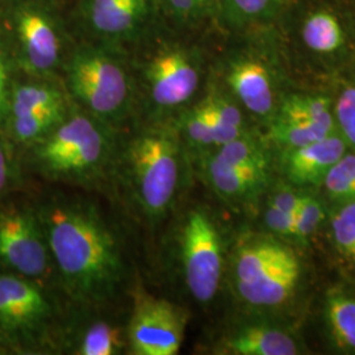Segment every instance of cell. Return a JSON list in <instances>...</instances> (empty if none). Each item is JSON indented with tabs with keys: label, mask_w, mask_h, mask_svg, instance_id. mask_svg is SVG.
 <instances>
[{
	"label": "cell",
	"mask_w": 355,
	"mask_h": 355,
	"mask_svg": "<svg viewBox=\"0 0 355 355\" xmlns=\"http://www.w3.org/2000/svg\"><path fill=\"white\" fill-rule=\"evenodd\" d=\"M51 259L69 296L99 306L121 290L127 266L121 243L91 204L57 198L40 214Z\"/></svg>",
	"instance_id": "obj_1"
},
{
	"label": "cell",
	"mask_w": 355,
	"mask_h": 355,
	"mask_svg": "<svg viewBox=\"0 0 355 355\" xmlns=\"http://www.w3.org/2000/svg\"><path fill=\"white\" fill-rule=\"evenodd\" d=\"M230 277L242 304L255 313H266L291 300L302 278V262L280 239L245 234L233 248Z\"/></svg>",
	"instance_id": "obj_2"
},
{
	"label": "cell",
	"mask_w": 355,
	"mask_h": 355,
	"mask_svg": "<svg viewBox=\"0 0 355 355\" xmlns=\"http://www.w3.org/2000/svg\"><path fill=\"white\" fill-rule=\"evenodd\" d=\"M184 149L179 133L150 129L128 144L124 171L133 202L150 221L165 217L184 180Z\"/></svg>",
	"instance_id": "obj_3"
},
{
	"label": "cell",
	"mask_w": 355,
	"mask_h": 355,
	"mask_svg": "<svg viewBox=\"0 0 355 355\" xmlns=\"http://www.w3.org/2000/svg\"><path fill=\"white\" fill-rule=\"evenodd\" d=\"M38 141V164L49 177L58 180L87 182L101 175L111 161L110 135L98 119L87 114L64 119Z\"/></svg>",
	"instance_id": "obj_4"
},
{
	"label": "cell",
	"mask_w": 355,
	"mask_h": 355,
	"mask_svg": "<svg viewBox=\"0 0 355 355\" xmlns=\"http://www.w3.org/2000/svg\"><path fill=\"white\" fill-rule=\"evenodd\" d=\"M179 262L186 288L200 304L211 303L224 277L225 249L215 218L203 207H192L180 220Z\"/></svg>",
	"instance_id": "obj_5"
},
{
	"label": "cell",
	"mask_w": 355,
	"mask_h": 355,
	"mask_svg": "<svg viewBox=\"0 0 355 355\" xmlns=\"http://www.w3.org/2000/svg\"><path fill=\"white\" fill-rule=\"evenodd\" d=\"M67 87L92 117L112 123L127 112L132 89L127 70L99 49H79L67 66Z\"/></svg>",
	"instance_id": "obj_6"
},
{
	"label": "cell",
	"mask_w": 355,
	"mask_h": 355,
	"mask_svg": "<svg viewBox=\"0 0 355 355\" xmlns=\"http://www.w3.org/2000/svg\"><path fill=\"white\" fill-rule=\"evenodd\" d=\"M58 322V309L35 280L0 275V329L4 333L31 345H48Z\"/></svg>",
	"instance_id": "obj_7"
},
{
	"label": "cell",
	"mask_w": 355,
	"mask_h": 355,
	"mask_svg": "<svg viewBox=\"0 0 355 355\" xmlns=\"http://www.w3.org/2000/svg\"><path fill=\"white\" fill-rule=\"evenodd\" d=\"M297 40L305 53L327 66L347 64L355 53V21L331 3L309 4L297 20Z\"/></svg>",
	"instance_id": "obj_8"
},
{
	"label": "cell",
	"mask_w": 355,
	"mask_h": 355,
	"mask_svg": "<svg viewBox=\"0 0 355 355\" xmlns=\"http://www.w3.org/2000/svg\"><path fill=\"white\" fill-rule=\"evenodd\" d=\"M187 315L178 305L141 293L127 328L128 347L135 355L178 354Z\"/></svg>",
	"instance_id": "obj_9"
},
{
	"label": "cell",
	"mask_w": 355,
	"mask_h": 355,
	"mask_svg": "<svg viewBox=\"0 0 355 355\" xmlns=\"http://www.w3.org/2000/svg\"><path fill=\"white\" fill-rule=\"evenodd\" d=\"M0 266L33 280L51 272L54 263L38 216L26 211L0 214Z\"/></svg>",
	"instance_id": "obj_10"
},
{
	"label": "cell",
	"mask_w": 355,
	"mask_h": 355,
	"mask_svg": "<svg viewBox=\"0 0 355 355\" xmlns=\"http://www.w3.org/2000/svg\"><path fill=\"white\" fill-rule=\"evenodd\" d=\"M145 76L149 96L161 110H174L189 102L200 85L198 61L179 48L158 53L148 64Z\"/></svg>",
	"instance_id": "obj_11"
},
{
	"label": "cell",
	"mask_w": 355,
	"mask_h": 355,
	"mask_svg": "<svg viewBox=\"0 0 355 355\" xmlns=\"http://www.w3.org/2000/svg\"><path fill=\"white\" fill-rule=\"evenodd\" d=\"M225 79L246 111L266 123L274 117L282 95L271 62L259 55H240L229 62Z\"/></svg>",
	"instance_id": "obj_12"
},
{
	"label": "cell",
	"mask_w": 355,
	"mask_h": 355,
	"mask_svg": "<svg viewBox=\"0 0 355 355\" xmlns=\"http://www.w3.org/2000/svg\"><path fill=\"white\" fill-rule=\"evenodd\" d=\"M217 353L229 355H299L306 353L299 334L279 321L253 318L228 331Z\"/></svg>",
	"instance_id": "obj_13"
},
{
	"label": "cell",
	"mask_w": 355,
	"mask_h": 355,
	"mask_svg": "<svg viewBox=\"0 0 355 355\" xmlns=\"http://www.w3.org/2000/svg\"><path fill=\"white\" fill-rule=\"evenodd\" d=\"M347 150L349 146L340 133L300 148L280 150V174L292 186L311 190L321 186L331 166Z\"/></svg>",
	"instance_id": "obj_14"
},
{
	"label": "cell",
	"mask_w": 355,
	"mask_h": 355,
	"mask_svg": "<svg viewBox=\"0 0 355 355\" xmlns=\"http://www.w3.org/2000/svg\"><path fill=\"white\" fill-rule=\"evenodd\" d=\"M204 179L216 195L232 205L252 204L270 187L271 168L236 166L221 161L214 153L202 154Z\"/></svg>",
	"instance_id": "obj_15"
},
{
	"label": "cell",
	"mask_w": 355,
	"mask_h": 355,
	"mask_svg": "<svg viewBox=\"0 0 355 355\" xmlns=\"http://www.w3.org/2000/svg\"><path fill=\"white\" fill-rule=\"evenodd\" d=\"M17 33L31 71L48 74L55 69L61 58V40L45 13L24 11L17 20Z\"/></svg>",
	"instance_id": "obj_16"
},
{
	"label": "cell",
	"mask_w": 355,
	"mask_h": 355,
	"mask_svg": "<svg viewBox=\"0 0 355 355\" xmlns=\"http://www.w3.org/2000/svg\"><path fill=\"white\" fill-rule=\"evenodd\" d=\"M321 321L330 349L355 355V290L343 284L330 287L322 299Z\"/></svg>",
	"instance_id": "obj_17"
},
{
	"label": "cell",
	"mask_w": 355,
	"mask_h": 355,
	"mask_svg": "<svg viewBox=\"0 0 355 355\" xmlns=\"http://www.w3.org/2000/svg\"><path fill=\"white\" fill-rule=\"evenodd\" d=\"M149 7V0H89L87 16L99 35L121 37L144 23Z\"/></svg>",
	"instance_id": "obj_18"
},
{
	"label": "cell",
	"mask_w": 355,
	"mask_h": 355,
	"mask_svg": "<svg viewBox=\"0 0 355 355\" xmlns=\"http://www.w3.org/2000/svg\"><path fill=\"white\" fill-rule=\"evenodd\" d=\"M274 117L315 124L331 133H338L334 121L331 96L324 94L291 92L283 95Z\"/></svg>",
	"instance_id": "obj_19"
},
{
	"label": "cell",
	"mask_w": 355,
	"mask_h": 355,
	"mask_svg": "<svg viewBox=\"0 0 355 355\" xmlns=\"http://www.w3.org/2000/svg\"><path fill=\"white\" fill-rule=\"evenodd\" d=\"M125 346L127 329L102 320L87 324L71 340L73 353L78 355L120 354Z\"/></svg>",
	"instance_id": "obj_20"
},
{
	"label": "cell",
	"mask_w": 355,
	"mask_h": 355,
	"mask_svg": "<svg viewBox=\"0 0 355 355\" xmlns=\"http://www.w3.org/2000/svg\"><path fill=\"white\" fill-rule=\"evenodd\" d=\"M202 105L214 128L216 148L248 132L240 107L229 98L212 94L204 99Z\"/></svg>",
	"instance_id": "obj_21"
},
{
	"label": "cell",
	"mask_w": 355,
	"mask_h": 355,
	"mask_svg": "<svg viewBox=\"0 0 355 355\" xmlns=\"http://www.w3.org/2000/svg\"><path fill=\"white\" fill-rule=\"evenodd\" d=\"M328 224L334 250L355 272V202L336 205L330 212Z\"/></svg>",
	"instance_id": "obj_22"
},
{
	"label": "cell",
	"mask_w": 355,
	"mask_h": 355,
	"mask_svg": "<svg viewBox=\"0 0 355 355\" xmlns=\"http://www.w3.org/2000/svg\"><path fill=\"white\" fill-rule=\"evenodd\" d=\"M331 102L337 132L355 152V67L340 79Z\"/></svg>",
	"instance_id": "obj_23"
},
{
	"label": "cell",
	"mask_w": 355,
	"mask_h": 355,
	"mask_svg": "<svg viewBox=\"0 0 355 355\" xmlns=\"http://www.w3.org/2000/svg\"><path fill=\"white\" fill-rule=\"evenodd\" d=\"M267 124L270 140L277 145L279 150L300 148L333 135L331 132L315 124L284 120L279 117L271 119Z\"/></svg>",
	"instance_id": "obj_24"
},
{
	"label": "cell",
	"mask_w": 355,
	"mask_h": 355,
	"mask_svg": "<svg viewBox=\"0 0 355 355\" xmlns=\"http://www.w3.org/2000/svg\"><path fill=\"white\" fill-rule=\"evenodd\" d=\"M321 187L327 199L336 205L355 202V152L347 150L331 166Z\"/></svg>",
	"instance_id": "obj_25"
},
{
	"label": "cell",
	"mask_w": 355,
	"mask_h": 355,
	"mask_svg": "<svg viewBox=\"0 0 355 355\" xmlns=\"http://www.w3.org/2000/svg\"><path fill=\"white\" fill-rule=\"evenodd\" d=\"M11 108L13 117L55 108H64V96L58 89L51 86H21L13 94Z\"/></svg>",
	"instance_id": "obj_26"
},
{
	"label": "cell",
	"mask_w": 355,
	"mask_h": 355,
	"mask_svg": "<svg viewBox=\"0 0 355 355\" xmlns=\"http://www.w3.org/2000/svg\"><path fill=\"white\" fill-rule=\"evenodd\" d=\"M179 136L195 150L205 153L215 149L214 128L202 103L183 116Z\"/></svg>",
	"instance_id": "obj_27"
},
{
	"label": "cell",
	"mask_w": 355,
	"mask_h": 355,
	"mask_svg": "<svg viewBox=\"0 0 355 355\" xmlns=\"http://www.w3.org/2000/svg\"><path fill=\"white\" fill-rule=\"evenodd\" d=\"M325 217L327 209L322 200L309 190H305L295 214V243L306 245L324 224Z\"/></svg>",
	"instance_id": "obj_28"
},
{
	"label": "cell",
	"mask_w": 355,
	"mask_h": 355,
	"mask_svg": "<svg viewBox=\"0 0 355 355\" xmlns=\"http://www.w3.org/2000/svg\"><path fill=\"white\" fill-rule=\"evenodd\" d=\"M64 119V108L15 116L12 121L13 133L17 140L24 142L41 140Z\"/></svg>",
	"instance_id": "obj_29"
},
{
	"label": "cell",
	"mask_w": 355,
	"mask_h": 355,
	"mask_svg": "<svg viewBox=\"0 0 355 355\" xmlns=\"http://www.w3.org/2000/svg\"><path fill=\"white\" fill-rule=\"evenodd\" d=\"M229 16L237 23L268 19L282 8L283 0H223Z\"/></svg>",
	"instance_id": "obj_30"
},
{
	"label": "cell",
	"mask_w": 355,
	"mask_h": 355,
	"mask_svg": "<svg viewBox=\"0 0 355 355\" xmlns=\"http://www.w3.org/2000/svg\"><path fill=\"white\" fill-rule=\"evenodd\" d=\"M263 223L271 236L283 241L295 243V215L283 212L278 208L266 204L263 212Z\"/></svg>",
	"instance_id": "obj_31"
},
{
	"label": "cell",
	"mask_w": 355,
	"mask_h": 355,
	"mask_svg": "<svg viewBox=\"0 0 355 355\" xmlns=\"http://www.w3.org/2000/svg\"><path fill=\"white\" fill-rule=\"evenodd\" d=\"M268 190L270 193L266 204H270L280 211L291 215L296 214L305 191L304 189H297L284 180L274 184L272 187L270 184Z\"/></svg>",
	"instance_id": "obj_32"
},
{
	"label": "cell",
	"mask_w": 355,
	"mask_h": 355,
	"mask_svg": "<svg viewBox=\"0 0 355 355\" xmlns=\"http://www.w3.org/2000/svg\"><path fill=\"white\" fill-rule=\"evenodd\" d=\"M168 8L179 16H190L203 8L207 0H165Z\"/></svg>",
	"instance_id": "obj_33"
},
{
	"label": "cell",
	"mask_w": 355,
	"mask_h": 355,
	"mask_svg": "<svg viewBox=\"0 0 355 355\" xmlns=\"http://www.w3.org/2000/svg\"><path fill=\"white\" fill-rule=\"evenodd\" d=\"M10 173H11V167H10L8 154L6 148L0 145V192L7 187L10 180Z\"/></svg>",
	"instance_id": "obj_34"
},
{
	"label": "cell",
	"mask_w": 355,
	"mask_h": 355,
	"mask_svg": "<svg viewBox=\"0 0 355 355\" xmlns=\"http://www.w3.org/2000/svg\"><path fill=\"white\" fill-rule=\"evenodd\" d=\"M6 86H7V69L0 71V104H1L3 99H4Z\"/></svg>",
	"instance_id": "obj_35"
},
{
	"label": "cell",
	"mask_w": 355,
	"mask_h": 355,
	"mask_svg": "<svg viewBox=\"0 0 355 355\" xmlns=\"http://www.w3.org/2000/svg\"><path fill=\"white\" fill-rule=\"evenodd\" d=\"M1 70H6V64H4V61H3V58H1V55H0V71Z\"/></svg>",
	"instance_id": "obj_36"
}]
</instances>
